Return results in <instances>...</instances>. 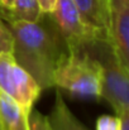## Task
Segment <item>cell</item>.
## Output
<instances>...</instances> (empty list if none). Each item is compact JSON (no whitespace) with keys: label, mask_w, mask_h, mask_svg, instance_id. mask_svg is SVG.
<instances>
[{"label":"cell","mask_w":129,"mask_h":130,"mask_svg":"<svg viewBox=\"0 0 129 130\" xmlns=\"http://www.w3.org/2000/svg\"><path fill=\"white\" fill-rule=\"evenodd\" d=\"M29 114L0 90V130H31Z\"/></svg>","instance_id":"8"},{"label":"cell","mask_w":129,"mask_h":130,"mask_svg":"<svg viewBox=\"0 0 129 130\" xmlns=\"http://www.w3.org/2000/svg\"><path fill=\"white\" fill-rule=\"evenodd\" d=\"M108 37L119 62L129 70V0H109Z\"/></svg>","instance_id":"6"},{"label":"cell","mask_w":129,"mask_h":130,"mask_svg":"<svg viewBox=\"0 0 129 130\" xmlns=\"http://www.w3.org/2000/svg\"><path fill=\"white\" fill-rule=\"evenodd\" d=\"M90 51L101 64V93L117 116L129 112V70L115 56L109 41H97Z\"/></svg>","instance_id":"3"},{"label":"cell","mask_w":129,"mask_h":130,"mask_svg":"<svg viewBox=\"0 0 129 130\" xmlns=\"http://www.w3.org/2000/svg\"><path fill=\"white\" fill-rule=\"evenodd\" d=\"M47 118L52 130H89L75 116L66 104L62 93L58 91L56 92V100L52 111Z\"/></svg>","instance_id":"10"},{"label":"cell","mask_w":129,"mask_h":130,"mask_svg":"<svg viewBox=\"0 0 129 130\" xmlns=\"http://www.w3.org/2000/svg\"><path fill=\"white\" fill-rule=\"evenodd\" d=\"M0 90L18 102L29 115L42 92L34 78L9 52L0 53Z\"/></svg>","instance_id":"5"},{"label":"cell","mask_w":129,"mask_h":130,"mask_svg":"<svg viewBox=\"0 0 129 130\" xmlns=\"http://www.w3.org/2000/svg\"><path fill=\"white\" fill-rule=\"evenodd\" d=\"M54 87L63 88L74 96L100 97V62L90 51L68 52L56 72Z\"/></svg>","instance_id":"2"},{"label":"cell","mask_w":129,"mask_h":130,"mask_svg":"<svg viewBox=\"0 0 129 130\" xmlns=\"http://www.w3.org/2000/svg\"><path fill=\"white\" fill-rule=\"evenodd\" d=\"M13 36L15 61L34 78L41 90L54 87L56 72L68 54L67 45L49 14L34 23L6 24Z\"/></svg>","instance_id":"1"},{"label":"cell","mask_w":129,"mask_h":130,"mask_svg":"<svg viewBox=\"0 0 129 130\" xmlns=\"http://www.w3.org/2000/svg\"><path fill=\"white\" fill-rule=\"evenodd\" d=\"M61 33L68 52L86 51L97 41H109L108 36L89 25L72 0H57L54 10L49 14Z\"/></svg>","instance_id":"4"},{"label":"cell","mask_w":129,"mask_h":130,"mask_svg":"<svg viewBox=\"0 0 129 130\" xmlns=\"http://www.w3.org/2000/svg\"><path fill=\"white\" fill-rule=\"evenodd\" d=\"M29 124H31V130H52L48 118L37 111L31 112Z\"/></svg>","instance_id":"13"},{"label":"cell","mask_w":129,"mask_h":130,"mask_svg":"<svg viewBox=\"0 0 129 130\" xmlns=\"http://www.w3.org/2000/svg\"><path fill=\"white\" fill-rule=\"evenodd\" d=\"M42 15L37 0H0V18L6 24L34 23Z\"/></svg>","instance_id":"7"},{"label":"cell","mask_w":129,"mask_h":130,"mask_svg":"<svg viewBox=\"0 0 129 130\" xmlns=\"http://www.w3.org/2000/svg\"><path fill=\"white\" fill-rule=\"evenodd\" d=\"M120 130H129V112H124L120 116Z\"/></svg>","instance_id":"15"},{"label":"cell","mask_w":129,"mask_h":130,"mask_svg":"<svg viewBox=\"0 0 129 130\" xmlns=\"http://www.w3.org/2000/svg\"><path fill=\"white\" fill-rule=\"evenodd\" d=\"M13 52V36L6 23L0 18V53Z\"/></svg>","instance_id":"12"},{"label":"cell","mask_w":129,"mask_h":130,"mask_svg":"<svg viewBox=\"0 0 129 130\" xmlns=\"http://www.w3.org/2000/svg\"><path fill=\"white\" fill-rule=\"evenodd\" d=\"M95 130H120V118L117 115H101L96 120Z\"/></svg>","instance_id":"11"},{"label":"cell","mask_w":129,"mask_h":130,"mask_svg":"<svg viewBox=\"0 0 129 130\" xmlns=\"http://www.w3.org/2000/svg\"><path fill=\"white\" fill-rule=\"evenodd\" d=\"M37 3H38L43 14H51L56 8L57 0H37Z\"/></svg>","instance_id":"14"},{"label":"cell","mask_w":129,"mask_h":130,"mask_svg":"<svg viewBox=\"0 0 129 130\" xmlns=\"http://www.w3.org/2000/svg\"><path fill=\"white\" fill-rule=\"evenodd\" d=\"M72 3L89 25L108 36L109 0H72Z\"/></svg>","instance_id":"9"}]
</instances>
